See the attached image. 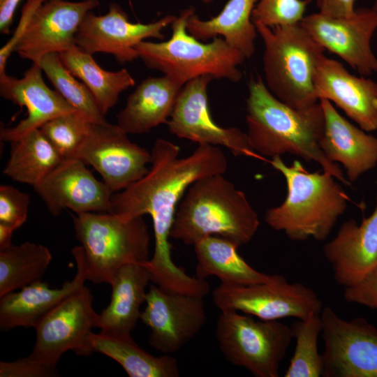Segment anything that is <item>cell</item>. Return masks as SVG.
I'll return each mask as SVG.
<instances>
[{"mask_svg": "<svg viewBox=\"0 0 377 377\" xmlns=\"http://www.w3.org/2000/svg\"><path fill=\"white\" fill-rule=\"evenodd\" d=\"M148 172L139 180L111 198V213L130 216L148 214L153 222L154 250L151 258L141 263L151 281L170 292L203 296L205 280L193 277L172 259L170 232L179 201L195 181L212 175L223 174L228 161L217 146L199 144L188 156L179 157V147L158 138L151 151Z\"/></svg>", "mask_w": 377, "mask_h": 377, "instance_id": "6da1fadb", "label": "cell"}, {"mask_svg": "<svg viewBox=\"0 0 377 377\" xmlns=\"http://www.w3.org/2000/svg\"><path fill=\"white\" fill-rule=\"evenodd\" d=\"M248 89L246 133L259 155L297 156L350 185L339 164L330 161L320 147L325 125L320 101L304 109L292 108L274 96L259 76L251 79Z\"/></svg>", "mask_w": 377, "mask_h": 377, "instance_id": "7a4b0ae2", "label": "cell"}, {"mask_svg": "<svg viewBox=\"0 0 377 377\" xmlns=\"http://www.w3.org/2000/svg\"><path fill=\"white\" fill-rule=\"evenodd\" d=\"M270 163L283 176L287 195L283 203L266 211V223L293 241L326 239L348 206L337 179L324 171L310 172L298 161L288 165L281 156L272 157Z\"/></svg>", "mask_w": 377, "mask_h": 377, "instance_id": "3957f363", "label": "cell"}, {"mask_svg": "<svg viewBox=\"0 0 377 377\" xmlns=\"http://www.w3.org/2000/svg\"><path fill=\"white\" fill-rule=\"evenodd\" d=\"M223 174L192 184L177 208L170 237L193 246L209 236L230 241L238 247L255 236L260 221L246 195Z\"/></svg>", "mask_w": 377, "mask_h": 377, "instance_id": "277c9868", "label": "cell"}, {"mask_svg": "<svg viewBox=\"0 0 377 377\" xmlns=\"http://www.w3.org/2000/svg\"><path fill=\"white\" fill-rule=\"evenodd\" d=\"M263 39L265 83L278 99L296 109L319 102L314 84L325 49L300 24H255Z\"/></svg>", "mask_w": 377, "mask_h": 377, "instance_id": "5b68a950", "label": "cell"}, {"mask_svg": "<svg viewBox=\"0 0 377 377\" xmlns=\"http://www.w3.org/2000/svg\"><path fill=\"white\" fill-rule=\"evenodd\" d=\"M194 8L184 9L170 24L172 35L165 41H142L136 47L139 59L149 68L158 71L184 85L205 75L214 79L239 82L242 73L238 66L244 56L230 47L221 37L202 43L187 31L188 18Z\"/></svg>", "mask_w": 377, "mask_h": 377, "instance_id": "8992f818", "label": "cell"}, {"mask_svg": "<svg viewBox=\"0 0 377 377\" xmlns=\"http://www.w3.org/2000/svg\"><path fill=\"white\" fill-rule=\"evenodd\" d=\"M71 216L75 237L83 250L87 281L110 284L121 267L149 259L151 238L143 216L111 212Z\"/></svg>", "mask_w": 377, "mask_h": 377, "instance_id": "52a82bcc", "label": "cell"}, {"mask_svg": "<svg viewBox=\"0 0 377 377\" xmlns=\"http://www.w3.org/2000/svg\"><path fill=\"white\" fill-rule=\"evenodd\" d=\"M215 334L225 358L256 377L279 376L293 339L290 326L235 311H221Z\"/></svg>", "mask_w": 377, "mask_h": 377, "instance_id": "ba28073f", "label": "cell"}, {"mask_svg": "<svg viewBox=\"0 0 377 377\" xmlns=\"http://www.w3.org/2000/svg\"><path fill=\"white\" fill-rule=\"evenodd\" d=\"M212 299L221 311H238L263 320L305 319L320 313L323 308L312 289L301 283H290L279 274H270L266 281L251 285L221 283L214 290Z\"/></svg>", "mask_w": 377, "mask_h": 377, "instance_id": "9c48e42d", "label": "cell"}, {"mask_svg": "<svg viewBox=\"0 0 377 377\" xmlns=\"http://www.w3.org/2000/svg\"><path fill=\"white\" fill-rule=\"evenodd\" d=\"M324 377H377V327L364 318L347 320L330 306L320 313Z\"/></svg>", "mask_w": 377, "mask_h": 377, "instance_id": "30bf717a", "label": "cell"}, {"mask_svg": "<svg viewBox=\"0 0 377 377\" xmlns=\"http://www.w3.org/2000/svg\"><path fill=\"white\" fill-rule=\"evenodd\" d=\"M98 314L93 307V295L84 285L46 314L34 327L36 341L30 355L57 368L61 355L73 350L91 355L89 340L98 326Z\"/></svg>", "mask_w": 377, "mask_h": 377, "instance_id": "8fae6325", "label": "cell"}, {"mask_svg": "<svg viewBox=\"0 0 377 377\" xmlns=\"http://www.w3.org/2000/svg\"><path fill=\"white\" fill-rule=\"evenodd\" d=\"M119 126L91 123L75 158L91 165L114 193L122 191L148 172L151 154L132 142Z\"/></svg>", "mask_w": 377, "mask_h": 377, "instance_id": "7c38bea8", "label": "cell"}, {"mask_svg": "<svg viewBox=\"0 0 377 377\" xmlns=\"http://www.w3.org/2000/svg\"><path fill=\"white\" fill-rule=\"evenodd\" d=\"M212 80L209 75L200 76L183 86L166 124L170 133L198 145L223 146L235 156L265 160L252 148L246 133L221 127L212 118L207 87Z\"/></svg>", "mask_w": 377, "mask_h": 377, "instance_id": "4fadbf2b", "label": "cell"}, {"mask_svg": "<svg viewBox=\"0 0 377 377\" xmlns=\"http://www.w3.org/2000/svg\"><path fill=\"white\" fill-rule=\"evenodd\" d=\"M325 49L339 57L360 75L377 73V57L371 39L377 30V11L373 8H356L348 17H330L319 12L300 22Z\"/></svg>", "mask_w": 377, "mask_h": 377, "instance_id": "5bb4252c", "label": "cell"}, {"mask_svg": "<svg viewBox=\"0 0 377 377\" xmlns=\"http://www.w3.org/2000/svg\"><path fill=\"white\" fill-rule=\"evenodd\" d=\"M145 302L140 319L151 330L149 345L163 353L178 351L205 325L203 297L167 291L152 284Z\"/></svg>", "mask_w": 377, "mask_h": 377, "instance_id": "9a60e30c", "label": "cell"}, {"mask_svg": "<svg viewBox=\"0 0 377 377\" xmlns=\"http://www.w3.org/2000/svg\"><path fill=\"white\" fill-rule=\"evenodd\" d=\"M176 16L167 15L147 24L130 22L127 13L116 3H110L103 15L89 11L75 34V43L82 50L93 54H112L121 64L139 59L135 47L145 39H164L163 30Z\"/></svg>", "mask_w": 377, "mask_h": 377, "instance_id": "2e32d148", "label": "cell"}, {"mask_svg": "<svg viewBox=\"0 0 377 377\" xmlns=\"http://www.w3.org/2000/svg\"><path fill=\"white\" fill-rule=\"evenodd\" d=\"M98 6V0H45L34 12L15 52L38 64L47 54L71 49L83 18Z\"/></svg>", "mask_w": 377, "mask_h": 377, "instance_id": "e0dca14e", "label": "cell"}, {"mask_svg": "<svg viewBox=\"0 0 377 377\" xmlns=\"http://www.w3.org/2000/svg\"><path fill=\"white\" fill-rule=\"evenodd\" d=\"M86 165L78 158L64 159L34 187L52 215L66 209L75 214L110 212L113 193Z\"/></svg>", "mask_w": 377, "mask_h": 377, "instance_id": "ac0fdd59", "label": "cell"}, {"mask_svg": "<svg viewBox=\"0 0 377 377\" xmlns=\"http://www.w3.org/2000/svg\"><path fill=\"white\" fill-rule=\"evenodd\" d=\"M42 71L38 64L33 63L20 79L6 73L0 75L1 96L25 107L27 111V117L15 126L1 128L2 141L17 140L49 120L76 110L60 94L46 85Z\"/></svg>", "mask_w": 377, "mask_h": 377, "instance_id": "d6986e66", "label": "cell"}, {"mask_svg": "<svg viewBox=\"0 0 377 377\" xmlns=\"http://www.w3.org/2000/svg\"><path fill=\"white\" fill-rule=\"evenodd\" d=\"M318 98L334 103L360 128L377 130V83L366 76L350 73L338 61L320 59L314 77Z\"/></svg>", "mask_w": 377, "mask_h": 377, "instance_id": "ffe728a7", "label": "cell"}, {"mask_svg": "<svg viewBox=\"0 0 377 377\" xmlns=\"http://www.w3.org/2000/svg\"><path fill=\"white\" fill-rule=\"evenodd\" d=\"M336 283L345 288L361 280L377 267V197L372 214L358 224L343 222L336 236L323 247Z\"/></svg>", "mask_w": 377, "mask_h": 377, "instance_id": "44dd1931", "label": "cell"}, {"mask_svg": "<svg viewBox=\"0 0 377 377\" xmlns=\"http://www.w3.org/2000/svg\"><path fill=\"white\" fill-rule=\"evenodd\" d=\"M71 252L76 263V274L60 288H50L39 280L0 297L1 330L35 327L46 314L84 285L87 279L82 248L75 246Z\"/></svg>", "mask_w": 377, "mask_h": 377, "instance_id": "7402d4cb", "label": "cell"}, {"mask_svg": "<svg viewBox=\"0 0 377 377\" xmlns=\"http://www.w3.org/2000/svg\"><path fill=\"white\" fill-rule=\"evenodd\" d=\"M325 116L320 147L333 163H341L350 182L377 165V138L343 117L325 98H320Z\"/></svg>", "mask_w": 377, "mask_h": 377, "instance_id": "603a6c76", "label": "cell"}, {"mask_svg": "<svg viewBox=\"0 0 377 377\" xmlns=\"http://www.w3.org/2000/svg\"><path fill=\"white\" fill-rule=\"evenodd\" d=\"M183 86L166 75L147 77L128 96L117 125L127 134H142L167 124Z\"/></svg>", "mask_w": 377, "mask_h": 377, "instance_id": "cb8c5ba5", "label": "cell"}, {"mask_svg": "<svg viewBox=\"0 0 377 377\" xmlns=\"http://www.w3.org/2000/svg\"><path fill=\"white\" fill-rule=\"evenodd\" d=\"M151 281L147 269L141 263H128L114 274L109 304L98 314L101 331L131 335L140 318V306L145 302L146 288Z\"/></svg>", "mask_w": 377, "mask_h": 377, "instance_id": "d4e9b609", "label": "cell"}, {"mask_svg": "<svg viewBox=\"0 0 377 377\" xmlns=\"http://www.w3.org/2000/svg\"><path fill=\"white\" fill-rule=\"evenodd\" d=\"M258 1L228 0L216 16L206 20L194 13L187 20V31L205 42L221 36L230 47L250 59L255 52L258 34L252 13Z\"/></svg>", "mask_w": 377, "mask_h": 377, "instance_id": "484cf974", "label": "cell"}, {"mask_svg": "<svg viewBox=\"0 0 377 377\" xmlns=\"http://www.w3.org/2000/svg\"><path fill=\"white\" fill-rule=\"evenodd\" d=\"M197 265L196 277L205 280L215 276L221 283L228 286H246L266 281L269 275L257 271L237 253L238 246L230 241L209 236L194 245Z\"/></svg>", "mask_w": 377, "mask_h": 377, "instance_id": "4316f807", "label": "cell"}, {"mask_svg": "<svg viewBox=\"0 0 377 377\" xmlns=\"http://www.w3.org/2000/svg\"><path fill=\"white\" fill-rule=\"evenodd\" d=\"M89 346L91 354L100 353L112 358L130 377H177L179 374L176 358L167 354L151 355L134 341L131 334L92 332Z\"/></svg>", "mask_w": 377, "mask_h": 377, "instance_id": "83f0119b", "label": "cell"}, {"mask_svg": "<svg viewBox=\"0 0 377 377\" xmlns=\"http://www.w3.org/2000/svg\"><path fill=\"white\" fill-rule=\"evenodd\" d=\"M59 54L64 66L91 91L103 114L117 104L123 91L135 84L126 69L105 71L95 61L92 54L76 45Z\"/></svg>", "mask_w": 377, "mask_h": 377, "instance_id": "f1b7e54d", "label": "cell"}, {"mask_svg": "<svg viewBox=\"0 0 377 377\" xmlns=\"http://www.w3.org/2000/svg\"><path fill=\"white\" fill-rule=\"evenodd\" d=\"M10 144V157L3 174L33 187L64 160L39 128Z\"/></svg>", "mask_w": 377, "mask_h": 377, "instance_id": "f546056e", "label": "cell"}, {"mask_svg": "<svg viewBox=\"0 0 377 377\" xmlns=\"http://www.w3.org/2000/svg\"><path fill=\"white\" fill-rule=\"evenodd\" d=\"M51 260L46 246L32 242L0 250V297L41 280Z\"/></svg>", "mask_w": 377, "mask_h": 377, "instance_id": "4dcf8cb0", "label": "cell"}, {"mask_svg": "<svg viewBox=\"0 0 377 377\" xmlns=\"http://www.w3.org/2000/svg\"><path fill=\"white\" fill-rule=\"evenodd\" d=\"M38 64L55 90L77 111L92 123L108 122L91 91L64 66L59 53L45 54Z\"/></svg>", "mask_w": 377, "mask_h": 377, "instance_id": "1f68e13d", "label": "cell"}, {"mask_svg": "<svg viewBox=\"0 0 377 377\" xmlns=\"http://www.w3.org/2000/svg\"><path fill=\"white\" fill-rule=\"evenodd\" d=\"M295 348L285 377H320L323 374L322 355L318 340L322 331L320 313L297 319L290 326Z\"/></svg>", "mask_w": 377, "mask_h": 377, "instance_id": "d6a6232c", "label": "cell"}, {"mask_svg": "<svg viewBox=\"0 0 377 377\" xmlns=\"http://www.w3.org/2000/svg\"><path fill=\"white\" fill-rule=\"evenodd\" d=\"M75 110L56 117L39 129L64 159L75 158L91 124Z\"/></svg>", "mask_w": 377, "mask_h": 377, "instance_id": "836d02e7", "label": "cell"}, {"mask_svg": "<svg viewBox=\"0 0 377 377\" xmlns=\"http://www.w3.org/2000/svg\"><path fill=\"white\" fill-rule=\"evenodd\" d=\"M311 0H259L253 13V24L268 27L300 24Z\"/></svg>", "mask_w": 377, "mask_h": 377, "instance_id": "e575fe53", "label": "cell"}, {"mask_svg": "<svg viewBox=\"0 0 377 377\" xmlns=\"http://www.w3.org/2000/svg\"><path fill=\"white\" fill-rule=\"evenodd\" d=\"M30 197L9 185L0 186V222L15 230L27 221Z\"/></svg>", "mask_w": 377, "mask_h": 377, "instance_id": "d590c367", "label": "cell"}, {"mask_svg": "<svg viewBox=\"0 0 377 377\" xmlns=\"http://www.w3.org/2000/svg\"><path fill=\"white\" fill-rule=\"evenodd\" d=\"M55 367H50L30 355L11 362H0L1 377H52L58 376Z\"/></svg>", "mask_w": 377, "mask_h": 377, "instance_id": "8d00e7d4", "label": "cell"}, {"mask_svg": "<svg viewBox=\"0 0 377 377\" xmlns=\"http://www.w3.org/2000/svg\"><path fill=\"white\" fill-rule=\"evenodd\" d=\"M343 288V297L347 302L377 310V267L359 281Z\"/></svg>", "mask_w": 377, "mask_h": 377, "instance_id": "74e56055", "label": "cell"}, {"mask_svg": "<svg viewBox=\"0 0 377 377\" xmlns=\"http://www.w3.org/2000/svg\"><path fill=\"white\" fill-rule=\"evenodd\" d=\"M45 0H27L22 8L20 20L11 38L0 50V75L6 74L8 59L15 51L20 38L23 36L28 23L35 10Z\"/></svg>", "mask_w": 377, "mask_h": 377, "instance_id": "f35d334b", "label": "cell"}, {"mask_svg": "<svg viewBox=\"0 0 377 377\" xmlns=\"http://www.w3.org/2000/svg\"><path fill=\"white\" fill-rule=\"evenodd\" d=\"M356 0H316L318 12L330 17H348L354 13Z\"/></svg>", "mask_w": 377, "mask_h": 377, "instance_id": "ab89813d", "label": "cell"}, {"mask_svg": "<svg viewBox=\"0 0 377 377\" xmlns=\"http://www.w3.org/2000/svg\"><path fill=\"white\" fill-rule=\"evenodd\" d=\"M21 0H5L0 4V32L8 34L16 8Z\"/></svg>", "mask_w": 377, "mask_h": 377, "instance_id": "60d3db41", "label": "cell"}, {"mask_svg": "<svg viewBox=\"0 0 377 377\" xmlns=\"http://www.w3.org/2000/svg\"><path fill=\"white\" fill-rule=\"evenodd\" d=\"M15 230L12 226L0 222V250L12 244L11 239Z\"/></svg>", "mask_w": 377, "mask_h": 377, "instance_id": "b9f144b4", "label": "cell"}, {"mask_svg": "<svg viewBox=\"0 0 377 377\" xmlns=\"http://www.w3.org/2000/svg\"><path fill=\"white\" fill-rule=\"evenodd\" d=\"M202 1L204 3H206V4L211 3L213 1V0H202Z\"/></svg>", "mask_w": 377, "mask_h": 377, "instance_id": "7bdbcfd3", "label": "cell"}, {"mask_svg": "<svg viewBox=\"0 0 377 377\" xmlns=\"http://www.w3.org/2000/svg\"><path fill=\"white\" fill-rule=\"evenodd\" d=\"M373 8L377 11V0H374Z\"/></svg>", "mask_w": 377, "mask_h": 377, "instance_id": "ee69618b", "label": "cell"}, {"mask_svg": "<svg viewBox=\"0 0 377 377\" xmlns=\"http://www.w3.org/2000/svg\"><path fill=\"white\" fill-rule=\"evenodd\" d=\"M5 0H0V4L2 3Z\"/></svg>", "mask_w": 377, "mask_h": 377, "instance_id": "f6af8a7d", "label": "cell"}]
</instances>
